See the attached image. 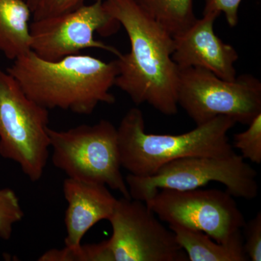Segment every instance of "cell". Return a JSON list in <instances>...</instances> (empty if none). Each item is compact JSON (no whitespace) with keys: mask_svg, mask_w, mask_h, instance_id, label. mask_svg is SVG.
Returning a JSON list of instances; mask_svg holds the SVG:
<instances>
[{"mask_svg":"<svg viewBox=\"0 0 261 261\" xmlns=\"http://www.w3.org/2000/svg\"><path fill=\"white\" fill-rule=\"evenodd\" d=\"M124 28L130 51L117 57L115 86L136 105L147 103L160 113H178L179 69L172 59L173 38L136 0H103Z\"/></svg>","mask_w":261,"mask_h":261,"instance_id":"obj_1","label":"cell"},{"mask_svg":"<svg viewBox=\"0 0 261 261\" xmlns=\"http://www.w3.org/2000/svg\"><path fill=\"white\" fill-rule=\"evenodd\" d=\"M7 71L33 101L47 110L90 115L99 103L113 104L111 92L118 74L117 61L76 54L46 61L31 50L13 61Z\"/></svg>","mask_w":261,"mask_h":261,"instance_id":"obj_2","label":"cell"},{"mask_svg":"<svg viewBox=\"0 0 261 261\" xmlns=\"http://www.w3.org/2000/svg\"><path fill=\"white\" fill-rule=\"evenodd\" d=\"M236 124L232 118L219 116L181 135L147 134L143 113L130 108L117 128L121 167L130 174L149 176L176 160L232 155L227 135Z\"/></svg>","mask_w":261,"mask_h":261,"instance_id":"obj_3","label":"cell"},{"mask_svg":"<svg viewBox=\"0 0 261 261\" xmlns=\"http://www.w3.org/2000/svg\"><path fill=\"white\" fill-rule=\"evenodd\" d=\"M48 134L51 162L68 178L104 185L130 198L121 171L117 128L111 122L102 119L66 130L49 128Z\"/></svg>","mask_w":261,"mask_h":261,"instance_id":"obj_4","label":"cell"},{"mask_svg":"<svg viewBox=\"0 0 261 261\" xmlns=\"http://www.w3.org/2000/svg\"><path fill=\"white\" fill-rule=\"evenodd\" d=\"M49 110L33 101L0 67V155L18 163L33 182L42 178L49 155Z\"/></svg>","mask_w":261,"mask_h":261,"instance_id":"obj_5","label":"cell"},{"mask_svg":"<svg viewBox=\"0 0 261 261\" xmlns=\"http://www.w3.org/2000/svg\"><path fill=\"white\" fill-rule=\"evenodd\" d=\"M257 172L240 154L196 156L176 160L154 174L125 178L130 198L146 202L161 190H192L212 182L222 184L233 197L253 200L258 195Z\"/></svg>","mask_w":261,"mask_h":261,"instance_id":"obj_6","label":"cell"},{"mask_svg":"<svg viewBox=\"0 0 261 261\" xmlns=\"http://www.w3.org/2000/svg\"><path fill=\"white\" fill-rule=\"evenodd\" d=\"M178 104L197 126L219 116L249 125L261 113V82L250 74L227 81L203 68H183Z\"/></svg>","mask_w":261,"mask_h":261,"instance_id":"obj_7","label":"cell"},{"mask_svg":"<svg viewBox=\"0 0 261 261\" xmlns=\"http://www.w3.org/2000/svg\"><path fill=\"white\" fill-rule=\"evenodd\" d=\"M145 203L161 221L202 231L220 243L246 222L234 197L216 189L161 190Z\"/></svg>","mask_w":261,"mask_h":261,"instance_id":"obj_8","label":"cell"},{"mask_svg":"<svg viewBox=\"0 0 261 261\" xmlns=\"http://www.w3.org/2000/svg\"><path fill=\"white\" fill-rule=\"evenodd\" d=\"M120 25L106 9L103 0H97L73 11L33 20L31 50L50 61L80 54L87 49H102L119 57L121 53L118 49L94 39V33L111 35Z\"/></svg>","mask_w":261,"mask_h":261,"instance_id":"obj_9","label":"cell"},{"mask_svg":"<svg viewBox=\"0 0 261 261\" xmlns=\"http://www.w3.org/2000/svg\"><path fill=\"white\" fill-rule=\"evenodd\" d=\"M108 221L113 233L108 243L114 261L188 260L174 233L145 202L117 199Z\"/></svg>","mask_w":261,"mask_h":261,"instance_id":"obj_10","label":"cell"},{"mask_svg":"<svg viewBox=\"0 0 261 261\" xmlns=\"http://www.w3.org/2000/svg\"><path fill=\"white\" fill-rule=\"evenodd\" d=\"M219 16L203 15L186 30L173 37L172 59L178 69L196 67L209 70L222 80L236 79L234 64L238 53L215 34L214 22Z\"/></svg>","mask_w":261,"mask_h":261,"instance_id":"obj_11","label":"cell"},{"mask_svg":"<svg viewBox=\"0 0 261 261\" xmlns=\"http://www.w3.org/2000/svg\"><path fill=\"white\" fill-rule=\"evenodd\" d=\"M63 193L68 205L65 214V246L74 248L82 245L92 226L109 219L117 199L106 185L70 178L63 182Z\"/></svg>","mask_w":261,"mask_h":261,"instance_id":"obj_12","label":"cell"},{"mask_svg":"<svg viewBox=\"0 0 261 261\" xmlns=\"http://www.w3.org/2000/svg\"><path fill=\"white\" fill-rule=\"evenodd\" d=\"M180 247L190 261L249 260L243 247L241 231L224 243H220L202 231L179 226L169 225Z\"/></svg>","mask_w":261,"mask_h":261,"instance_id":"obj_13","label":"cell"},{"mask_svg":"<svg viewBox=\"0 0 261 261\" xmlns=\"http://www.w3.org/2000/svg\"><path fill=\"white\" fill-rule=\"evenodd\" d=\"M32 15L24 0H0V51L10 61L31 51Z\"/></svg>","mask_w":261,"mask_h":261,"instance_id":"obj_14","label":"cell"},{"mask_svg":"<svg viewBox=\"0 0 261 261\" xmlns=\"http://www.w3.org/2000/svg\"><path fill=\"white\" fill-rule=\"evenodd\" d=\"M146 13L172 37L196 20L193 0H136Z\"/></svg>","mask_w":261,"mask_h":261,"instance_id":"obj_15","label":"cell"},{"mask_svg":"<svg viewBox=\"0 0 261 261\" xmlns=\"http://www.w3.org/2000/svg\"><path fill=\"white\" fill-rule=\"evenodd\" d=\"M40 261H114L108 240L70 248L51 249L39 257Z\"/></svg>","mask_w":261,"mask_h":261,"instance_id":"obj_16","label":"cell"},{"mask_svg":"<svg viewBox=\"0 0 261 261\" xmlns=\"http://www.w3.org/2000/svg\"><path fill=\"white\" fill-rule=\"evenodd\" d=\"M24 213L15 192L10 188L0 189V238H11L15 224L21 221Z\"/></svg>","mask_w":261,"mask_h":261,"instance_id":"obj_17","label":"cell"},{"mask_svg":"<svg viewBox=\"0 0 261 261\" xmlns=\"http://www.w3.org/2000/svg\"><path fill=\"white\" fill-rule=\"evenodd\" d=\"M245 132L233 135V145L241 152L244 159L260 164L261 163V113L247 125Z\"/></svg>","mask_w":261,"mask_h":261,"instance_id":"obj_18","label":"cell"},{"mask_svg":"<svg viewBox=\"0 0 261 261\" xmlns=\"http://www.w3.org/2000/svg\"><path fill=\"white\" fill-rule=\"evenodd\" d=\"M245 229V240H243V247L249 260H261V213L245 222L243 228Z\"/></svg>","mask_w":261,"mask_h":261,"instance_id":"obj_19","label":"cell"},{"mask_svg":"<svg viewBox=\"0 0 261 261\" xmlns=\"http://www.w3.org/2000/svg\"><path fill=\"white\" fill-rule=\"evenodd\" d=\"M85 1L86 0H40L37 8L33 12V20H39L73 11L85 5Z\"/></svg>","mask_w":261,"mask_h":261,"instance_id":"obj_20","label":"cell"},{"mask_svg":"<svg viewBox=\"0 0 261 261\" xmlns=\"http://www.w3.org/2000/svg\"><path fill=\"white\" fill-rule=\"evenodd\" d=\"M243 0H205L203 15L224 13L230 27L238 23V10Z\"/></svg>","mask_w":261,"mask_h":261,"instance_id":"obj_21","label":"cell"},{"mask_svg":"<svg viewBox=\"0 0 261 261\" xmlns=\"http://www.w3.org/2000/svg\"><path fill=\"white\" fill-rule=\"evenodd\" d=\"M24 1L28 4L29 8L32 10L33 13L34 10L37 8V5H39V1H40V0H24Z\"/></svg>","mask_w":261,"mask_h":261,"instance_id":"obj_22","label":"cell"}]
</instances>
